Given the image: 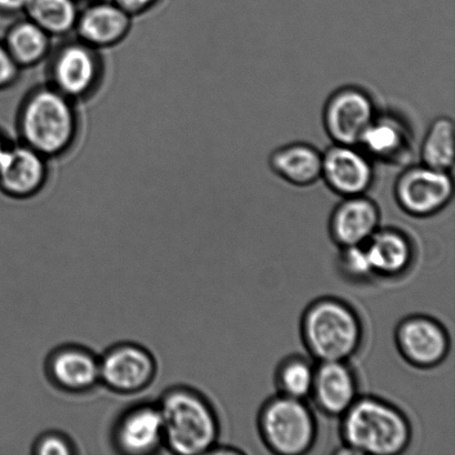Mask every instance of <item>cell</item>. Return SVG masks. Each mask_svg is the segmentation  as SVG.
<instances>
[{
    "label": "cell",
    "mask_w": 455,
    "mask_h": 455,
    "mask_svg": "<svg viewBox=\"0 0 455 455\" xmlns=\"http://www.w3.org/2000/svg\"><path fill=\"white\" fill-rule=\"evenodd\" d=\"M34 453L38 455H70L75 453V447L68 436L60 434V432H47L36 441Z\"/></svg>",
    "instance_id": "26"
},
{
    "label": "cell",
    "mask_w": 455,
    "mask_h": 455,
    "mask_svg": "<svg viewBox=\"0 0 455 455\" xmlns=\"http://www.w3.org/2000/svg\"><path fill=\"white\" fill-rule=\"evenodd\" d=\"M374 177V162L359 146L333 142L323 151L321 180L340 197L367 195Z\"/></svg>",
    "instance_id": "10"
},
{
    "label": "cell",
    "mask_w": 455,
    "mask_h": 455,
    "mask_svg": "<svg viewBox=\"0 0 455 455\" xmlns=\"http://www.w3.org/2000/svg\"><path fill=\"white\" fill-rule=\"evenodd\" d=\"M300 332L303 345L316 363L349 361L358 354L364 337L358 312L333 297L320 298L307 307Z\"/></svg>",
    "instance_id": "3"
},
{
    "label": "cell",
    "mask_w": 455,
    "mask_h": 455,
    "mask_svg": "<svg viewBox=\"0 0 455 455\" xmlns=\"http://www.w3.org/2000/svg\"><path fill=\"white\" fill-rule=\"evenodd\" d=\"M359 396L358 378L347 361L315 365L310 399L324 416L340 419Z\"/></svg>",
    "instance_id": "12"
},
{
    "label": "cell",
    "mask_w": 455,
    "mask_h": 455,
    "mask_svg": "<svg viewBox=\"0 0 455 455\" xmlns=\"http://www.w3.org/2000/svg\"><path fill=\"white\" fill-rule=\"evenodd\" d=\"M269 166L288 184L307 187L321 180L323 153L307 142H291L272 151Z\"/></svg>",
    "instance_id": "20"
},
{
    "label": "cell",
    "mask_w": 455,
    "mask_h": 455,
    "mask_svg": "<svg viewBox=\"0 0 455 455\" xmlns=\"http://www.w3.org/2000/svg\"><path fill=\"white\" fill-rule=\"evenodd\" d=\"M315 365L301 355H290L275 370L278 394L290 398L309 400L314 387Z\"/></svg>",
    "instance_id": "24"
},
{
    "label": "cell",
    "mask_w": 455,
    "mask_h": 455,
    "mask_svg": "<svg viewBox=\"0 0 455 455\" xmlns=\"http://www.w3.org/2000/svg\"><path fill=\"white\" fill-rule=\"evenodd\" d=\"M20 68L4 44H0V88L9 86L17 78Z\"/></svg>",
    "instance_id": "27"
},
{
    "label": "cell",
    "mask_w": 455,
    "mask_h": 455,
    "mask_svg": "<svg viewBox=\"0 0 455 455\" xmlns=\"http://www.w3.org/2000/svg\"><path fill=\"white\" fill-rule=\"evenodd\" d=\"M340 435L350 454L398 455L411 443L412 426L389 401L360 395L340 418Z\"/></svg>",
    "instance_id": "1"
},
{
    "label": "cell",
    "mask_w": 455,
    "mask_h": 455,
    "mask_svg": "<svg viewBox=\"0 0 455 455\" xmlns=\"http://www.w3.org/2000/svg\"><path fill=\"white\" fill-rule=\"evenodd\" d=\"M84 2H91V3H95V2H98V0H84Z\"/></svg>",
    "instance_id": "31"
},
{
    "label": "cell",
    "mask_w": 455,
    "mask_h": 455,
    "mask_svg": "<svg viewBox=\"0 0 455 455\" xmlns=\"http://www.w3.org/2000/svg\"><path fill=\"white\" fill-rule=\"evenodd\" d=\"M378 113L376 102L365 89L347 84L332 92L325 102V132L334 144L359 146Z\"/></svg>",
    "instance_id": "7"
},
{
    "label": "cell",
    "mask_w": 455,
    "mask_h": 455,
    "mask_svg": "<svg viewBox=\"0 0 455 455\" xmlns=\"http://www.w3.org/2000/svg\"><path fill=\"white\" fill-rule=\"evenodd\" d=\"M395 199L401 211L414 218L438 215L452 202L454 182L452 172L409 164L396 178Z\"/></svg>",
    "instance_id": "6"
},
{
    "label": "cell",
    "mask_w": 455,
    "mask_h": 455,
    "mask_svg": "<svg viewBox=\"0 0 455 455\" xmlns=\"http://www.w3.org/2000/svg\"><path fill=\"white\" fill-rule=\"evenodd\" d=\"M338 269L343 278L355 283H368L374 278L364 245L339 248Z\"/></svg>",
    "instance_id": "25"
},
{
    "label": "cell",
    "mask_w": 455,
    "mask_h": 455,
    "mask_svg": "<svg viewBox=\"0 0 455 455\" xmlns=\"http://www.w3.org/2000/svg\"><path fill=\"white\" fill-rule=\"evenodd\" d=\"M412 133L403 119L379 111L361 138L359 147L373 162L404 164L412 154Z\"/></svg>",
    "instance_id": "15"
},
{
    "label": "cell",
    "mask_w": 455,
    "mask_h": 455,
    "mask_svg": "<svg viewBox=\"0 0 455 455\" xmlns=\"http://www.w3.org/2000/svg\"><path fill=\"white\" fill-rule=\"evenodd\" d=\"M164 447L180 455L209 454L217 447L220 421L206 396L188 387L164 392L158 403Z\"/></svg>",
    "instance_id": "2"
},
{
    "label": "cell",
    "mask_w": 455,
    "mask_h": 455,
    "mask_svg": "<svg viewBox=\"0 0 455 455\" xmlns=\"http://www.w3.org/2000/svg\"><path fill=\"white\" fill-rule=\"evenodd\" d=\"M395 342L403 360L418 369L438 367L451 350L448 330L438 320L425 315H409L400 321Z\"/></svg>",
    "instance_id": "8"
},
{
    "label": "cell",
    "mask_w": 455,
    "mask_h": 455,
    "mask_svg": "<svg viewBox=\"0 0 455 455\" xmlns=\"http://www.w3.org/2000/svg\"><path fill=\"white\" fill-rule=\"evenodd\" d=\"M47 167L43 155L24 145L7 147L0 158V188L12 197H31L43 188Z\"/></svg>",
    "instance_id": "17"
},
{
    "label": "cell",
    "mask_w": 455,
    "mask_h": 455,
    "mask_svg": "<svg viewBox=\"0 0 455 455\" xmlns=\"http://www.w3.org/2000/svg\"><path fill=\"white\" fill-rule=\"evenodd\" d=\"M131 26L132 15L117 4L98 0L79 13L76 29L82 43L92 48H105L122 42Z\"/></svg>",
    "instance_id": "19"
},
{
    "label": "cell",
    "mask_w": 455,
    "mask_h": 455,
    "mask_svg": "<svg viewBox=\"0 0 455 455\" xmlns=\"http://www.w3.org/2000/svg\"><path fill=\"white\" fill-rule=\"evenodd\" d=\"M49 378L71 394H83L100 383V358L86 347L66 346L53 351L47 363Z\"/></svg>",
    "instance_id": "16"
},
{
    "label": "cell",
    "mask_w": 455,
    "mask_h": 455,
    "mask_svg": "<svg viewBox=\"0 0 455 455\" xmlns=\"http://www.w3.org/2000/svg\"><path fill=\"white\" fill-rule=\"evenodd\" d=\"M363 245L376 279L401 278L416 257L411 238L398 228H379Z\"/></svg>",
    "instance_id": "18"
},
{
    "label": "cell",
    "mask_w": 455,
    "mask_h": 455,
    "mask_svg": "<svg viewBox=\"0 0 455 455\" xmlns=\"http://www.w3.org/2000/svg\"><path fill=\"white\" fill-rule=\"evenodd\" d=\"M77 115L70 98L55 88L34 92L22 106L20 131L25 145L46 157L65 153L77 135Z\"/></svg>",
    "instance_id": "4"
},
{
    "label": "cell",
    "mask_w": 455,
    "mask_h": 455,
    "mask_svg": "<svg viewBox=\"0 0 455 455\" xmlns=\"http://www.w3.org/2000/svg\"><path fill=\"white\" fill-rule=\"evenodd\" d=\"M113 439L119 452L147 455L164 447L162 413L158 403L132 405L116 422Z\"/></svg>",
    "instance_id": "11"
},
{
    "label": "cell",
    "mask_w": 455,
    "mask_h": 455,
    "mask_svg": "<svg viewBox=\"0 0 455 455\" xmlns=\"http://www.w3.org/2000/svg\"><path fill=\"white\" fill-rule=\"evenodd\" d=\"M53 88L70 98L86 96L100 79V61L93 48L82 42L66 44L52 67Z\"/></svg>",
    "instance_id": "14"
},
{
    "label": "cell",
    "mask_w": 455,
    "mask_h": 455,
    "mask_svg": "<svg viewBox=\"0 0 455 455\" xmlns=\"http://www.w3.org/2000/svg\"><path fill=\"white\" fill-rule=\"evenodd\" d=\"M421 164L439 171L452 172L454 164V123L448 116L435 118L420 145Z\"/></svg>",
    "instance_id": "22"
},
{
    "label": "cell",
    "mask_w": 455,
    "mask_h": 455,
    "mask_svg": "<svg viewBox=\"0 0 455 455\" xmlns=\"http://www.w3.org/2000/svg\"><path fill=\"white\" fill-rule=\"evenodd\" d=\"M381 224V212L367 195L342 198L329 220V234L339 248L363 245Z\"/></svg>",
    "instance_id": "13"
},
{
    "label": "cell",
    "mask_w": 455,
    "mask_h": 455,
    "mask_svg": "<svg viewBox=\"0 0 455 455\" xmlns=\"http://www.w3.org/2000/svg\"><path fill=\"white\" fill-rule=\"evenodd\" d=\"M119 7H122L129 15H138V13L148 11L155 6L159 0H113Z\"/></svg>",
    "instance_id": "28"
},
{
    "label": "cell",
    "mask_w": 455,
    "mask_h": 455,
    "mask_svg": "<svg viewBox=\"0 0 455 455\" xmlns=\"http://www.w3.org/2000/svg\"><path fill=\"white\" fill-rule=\"evenodd\" d=\"M29 0H0V12L18 13L26 12Z\"/></svg>",
    "instance_id": "29"
},
{
    "label": "cell",
    "mask_w": 455,
    "mask_h": 455,
    "mask_svg": "<svg viewBox=\"0 0 455 455\" xmlns=\"http://www.w3.org/2000/svg\"><path fill=\"white\" fill-rule=\"evenodd\" d=\"M7 147L8 146L4 144L2 136H0V158H2V156L4 153V150H6Z\"/></svg>",
    "instance_id": "30"
},
{
    "label": "cell",
    "mask_w": 455,
    "mask_h": 455,
    "mask_svg": "<svg viewBox=\"0 0 455 455\" xmlns=\"http://www.w3.org/2000/svg\"><path fill=\"white\" fill-rule=\"evenodd\" d=\"M77 0H29L28 20L51 36L68 34L77 25Z\"/></svg>",
    "instance_id": "23"
},
{
    "label": "cell",
    "mask_w": 455,
    "mask_h": 455,
    "mask_svg": "<svg viewBox=\"0 0 455 455\" xmlns=\"http://www.w3.org/2000/svg\"><path fill=\"white\" fill-rule=\"evenodd\" d=\"M100 383L117 394L133 395L154 381L157 363L146 347L124 342L100 356Z\"/></svg>",
    "instance_id": "9"
},
{
    "label": "cell",
    "mask_w": 455,
    "mask_h": 455,
    "mask_svg": "<svg viewBox=\"0 0 455 455\" xmlns=\"http://www.w3.org/2000/svg\"><path fill=\"white\" fill-rule=\"evenodd\" d=\"M51 37L34 21L24 20L12 27L4 46L20 67L39 64L48 55Z\"/></svg>",
    "instance_id": "21"
},
{
    "label": "cell",
    "mask_w": 455,
    "mask_h": 455,
    "mask_svg": "<svg viewBox=\"0 0 455 455\" xmlns=\"http://www.w3.org/2000/svg\"><path fill=\"white\" fill-rule=\"evenodd\" d=\"M258 430L271 453L302 455L314 449L318 422L306 400L276 395L262 404Z\"/></svg>",
    "instance_id": "5"
}]
</instances>
